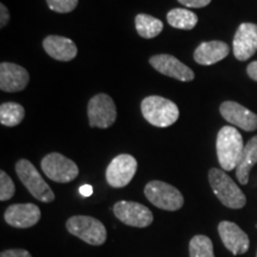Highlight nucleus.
<instances>
[{"label":"nucleus","instance_id":"1","mask_svg":"<svg viewBox=\"0 0 257 257\" xmlns=\"http://www.w3.org/2000/svg\"><path fill=\"white\" fill-rule=\"evenodd\" d=\"M217 156L224 170H233L238 166L244 150L242 135L233 126L221 127L217 136Z\"/></svg>","mask_w":257,"mask_h":257},{"label":"nucleus","instance_id":"2","mask_svg":"<svg viewBox=\"0 0 257 257\" xmlns=\"http://www.w3.org/2000/svg\"><path fill=\"white\" fill-rule=\"evenodd\" d=\"M141 111L144 119L154 126L167 127L179 119V107L175 102L159 95H150L143 99Z\"/></svg>","mask_w":257,"mask_h":257},{"label":"nucleus","instance_id":"3","mask_svg":"<svg viewBox=\"0 0 257 257\" xmlns=\"http://www.w3.org/2000/svg\"><path fill=\"white\" fill-rule=\"evenodd\" d=\"M208 181L216 197L224 206L238 210L245 206L246 198L238 186L224 170L212 168L208 172Z\"/></svg>","mask_w":257,"mask_h":257},{"label":"nucleus","instance_id":"4","mask_svg":"<svg viewBox=\"0 0 257 257\" xmlns=\"http://www.w3.org/2000/svg\"><path fill=\"white\" fill-rule=\"evenodd\" d=\"M16 172L19 180L22 181L30 194L42 202H53L55 200V194L50 186L44 181L40 172L35 168L30 161L19 160L16 163Z\"/></svg>","mask_w":257,"mask_h":257},{"label":"nucleus","instance_id":"5","mask_svg":"<svg viewBox=\"0 0 257 257\" xmlns=\"http://www.w3.org/2000/svg\"><path fill=\"white\" fill-rule=\"evenodd\" d=\"M144 194L154 206L165 211H178L184 206V195L174 186L154 180L148 182Z\"/></svg>","mask_w":257,"mask_h":257},{"label":"nucleus","instance_id":"6","mask_svg":"<svg viewBox=\"0 0 257 257\" xmlns=\"http://www.w3.org/2000/svg\"><path fill=\"white\" fill-rule=\"evenodd\" d=\"M69 233L91 245H101L107 238L106 227L100 220L88 216L70 217L66 223Z\"/></svg>","mask_w":257,"mask_h":257},{"label":"nucleus","instance_id":"7","mask_svg":"<svg viewBox=\"0 0 257 257\" xmlns=\"http://www.w3.org/2000/svg\"><path fill=\"white\" fill-rule=\"evenodd\" d=\"M41 167L48 178L59 184L73 181L79 175L76 163L59 153H51L47 155L42 160Z\"/></svg>","mask_w":257,"mask_h":257},{"label":"nucleus","instance_id":"8","mask_svg":"<svg viewBox=\"0 0 257 257\" xmlns=\"http://www.w3.org/2000/svg\"><path fill=\"white\" fill-rule=\"evenodd\" d=\"M87 113L92 127L107 128L117 119V107L113 99L104 93L94 95L88 101Z\"/></svg>","mask_w":257,"mask_h":257},{"label":"nucleus","instance_id":"9","mask_svg":"<svg viewBox=\"0 0 257 257\" xmlns=\"http://www.w3.org/2000/svg\"><path fill=\"white\" fill-rule=\"evenodd\" d=\"M137 172V161L128 154L115 156L106 169V181L113 188H123L134 179Z\"/></svg>","mask_w":257,"mask_h":257},{"label":"nucleus","instance_id":"10","mask_svg":"<svg viewBox=\"0 0 257 257\" xmlns=\"http://www.w3.org/2000/svg\"><path fill=\"white\" fill-rule=\"evenodd\" d=\"M113 213L121 223L134 227H147L154 220L153 212L144 205L135 201L115 202Z\"/></svg>","mask_w":257,"mask_h":257},{"label":"nucleus","instance_id":"11","mask_svg":"<svg viewBox=\"0 0 257 257\" xmlns=\"http://www.w3.org/2000/svg\"><path fill=\"white\" fill-rule=\"evenodd\" d=\"M218 232L225 248L232 252L234 256L243 255L249 250L250 239L248 234L237 224L227 220L220 221L218 225Z\"/></svg>","mask_w":257,"mask_h":257},{"label":"nucleus","instance_id":"12","mask_svg":"<svg viewBox=\"0 0 257 257\" xmlns=\"http://www.w3.org/2000/svg\"><path fill=\"white\" fill-rule=\"evenodd\" d=\"M149 63L159 73L170 76V78H174L179 80V81L187 82L194 79V72L189 67L182 63L176 57L168 55V54H162V55H155L150 57Z\"/></svg>","mask_w":257,"mask_h":257},{"label":"nucleus","instance_id":"13","mask_svg":"<svg viewBox=\"0 0 257 257\" xmlns=\"http://www.w3.org/2000/svg\"><path fill=\"white\" fill-rule=\"evenodd\" d=\"M257 51V25L242 23L233 37V54L239 61H246Z\"/></svg>","mask_w":257,"mask_h":257},{"label":"nucleus","instance_id":"14","mask_svg":"<svg viewBox=\"0 0 257 257\" xmlns=\"http://www.w3.org/2000/svg\"><path fill=\"white\" fill-rule=\"evenodd\" d=\"M4 218L11 226L28 229L41 219V210L35 204H15L6 208Z\"/></svg>","mask_w":257,"mask_h":257},{"label":"nucleus","instance_id":"15","mask_svg":"<svg viewBox=\"0 0 257 257\" xmlns=\"http://www.w3.org/2000/svg\"><path fill=\"white\" fill-rule=\"evenodd\" d=\"M220 114L225 120L245 131L257 128V114L236 101H224L220 105Z\"/></svg>","mask_w":257,"mask_h":257},{"label":"nucleus","instance_id":"16","mask_svg":"<svg viewBox=\"0 0 257 257\" xmlns=\"http://www.w3.org/2000/svg\"><path fill=\"white\" fill-rule=\"evenodd\" d=\"M30 76L24 67L16 63L0 64V89L3 92H21L27 87Z\"/></svg>","mask_w":257,"mask_h":257},{"label":"nucleus","instance_id":"17","mask_svg":"<svg viewBox=\"0 0 257 257\" xmlns=\"http://www.w3.org/2000/svg\"><path fill=\"white\" fill-rule=\"evenodd\" d=\"M43 48L47 54L57 61H72L78 54V48L72 40L62 36L51 35L44 38Z\"/></svg>","mask_w":257,"mask_h":257},{"label":"nucleus","instance_id":"18","mask_svg":"<svg viewBox=\"0 0 257 257\" xmlns=\"http://www.w3.org/2000/svg\"><path fill=\"white\" fill-rule=\"evenodd\" d=\"M230 48L225 42L211 41L204 42L194 51L195 62L202 66H210L224 60L229 55Z\"/></svg>","mask_w":257,"mask_h":257},{"label":"nucleus","instance_id":"19","mask_svg":"<svg viewBox=\"0 0 257 257\" xmlns=\"http://www.w3.org/2000/svg\"><path fill=\"white\" fill-rule=\"evenodd\" d=\"M257 163V136H253L251 140L244 147L242 157H240L238 166L236 168V176L239 184L246 185L249 182V173L253 166Z\"/></svg>","mask_w":257,"mask_h":257},{"label":"nucleus","instance_id":"20","mask_svg":"<svg viewBox=\"0 0 257 257\" xmlns=\"http://www.w3.org/2000/svg\"><path fill=\"white\" fill-rule=\"evenodd\" d=\"M135 23H136V30L141 37L147 38H155L163 30V23L153 16L140 14L135 18Z\"/></svg>","mask_w":257,"mask_h":257},{"label":"nucleus","instance_id":"21","mask_svg":"<svg viewBox=\"0 0 257 257\" xmlns=\"http://www.w3.org/2000/svg\"><path fill=\"white\" fill-rule=\"evenodd\" d=\"M167 21L173 28L192 30L198 23V16L186 9H173L167 15Z\"/></svg>","mask_w":257,"mask_h":257},{"label":"nucleus","instance_id":"22","mask_svg":"<svg viewBox=\"0 0 257 257\" xmlns=\"http://www.w3.org/2000/svg\"><path fill=\"white\" fill-rule=\"evenodd\" d=\"M25 117V110L17 102H4L0 106V123L5 126H16Z\"/></svg>","mask_w":257,"mask_h":257},{"label":"nucleus","instance_id":"23","mask_svg":"<svg viewBox=\"0 0 257 257\" xmlns=\"http://www.w3.org/2000/svg\"><path fill=\"white\" fill-rule=\"evenodd\" d=\"M189 257H214L213 243L204 234H197L189 242Z\"/></svg>","mask_w":257,"mask_h":257},{"label":"nucleus","instance_id":"24","mask_svg":"<svg viewBox=\"0 0 257 257\" xmlns=\"http://www.w3.org/2000/svg\"><path fill=\"white\" fill-rule=\"evenodd\" d=\"M16 187L14 181L4 170L0 172V200H10L15 195Z\"/></svg>","mask_w":257,"mask_h":257},{"label":"nucleus","instance_id":"25","mask_svg":"<svg viewBox=\"0 0 257 257\" xmlns=\"http://www.w3.org/2000/svg\"><path fill=\"white\" fill-rule=\"evenodd\" d=\"M79 0H47L50 10L59 14H68L76 9Z\"/></svg>","mask_w":257,"mask_h":257},{"label":"nucleus","instance_id":"26","mask_svg":"<svg viewBox=\"0 0 257 257\" xmlns=\"http://www.w3.org/2000/svg\"><path fill=\"white\" fill-rule=\"evenodd\" d=\"M0 257H32L28 250L24 249H9L2 252Z\"/></svg>","mask_w":257,"mask_h":257},{"label":"nucleus","instance_id":"27","mask_svg":"<svg viewBox=\"0 0 257 257\" xmlns=\"http://www.w3.org/2000/svg\"><path fill=\"white\" fill-rule=\"evenodd\" d=\"M179 3H181L182 5L187 6V8H194V9H200L205 8L211 3V0H178Z\"/></svg>","mask_w":257,"mask_h":257},{"label":"nucleus","instance_id":"28","mask_svg":"<svg viewBox=\"0 0 257 257\" xmlns=\"http://www.w3.org/2000/svg\"><path fill=\"white\" fill-rule=\"evenodd\" d=\"M10 21V12L4 4L0 5V27L4 28Z\"/></svg>","mask_w":257,"mask_h":257},{"label":"nucleus","instance_id":"29","mask_svg":"<svg viewBox=\"0 0 257 257\" xmlns=\"http://www.w3.org/2000/svg\"><path fill=\"white\" fill-rule=\"evenodd\" d=\"M246 72H248V75L250 78L257 81V61H253V62L249 64L248 68H246Z\"/></svg>","mask_w":257,"mask_h":257},{"label":"nucleus","instance_id":"30","mask_svg":"<svg viewBox=\"0 0 257 257\" xmlns=\"http://www.w3.org/2000/svg\"><path fill=\"white\" fill-rule=\"evenodd\" d=\"M80 193H81V195H83V197H91V195L93 194L92 186H89V185L81 186V187H80Z\"/></svg>","mask_w":257,"mask_h":257},{"label":"nucleus","instance_id":"31","mask_svg":"<svg viewBox=\"0 0 257 257\" xmlns=\"http://www.w3.org/2000/svg\"><path fill=\"white\" fill-rule=\"evenodd\" d=\"M256 257H257V253H256Z\"/></svg>","mask_w":257,"mask_h":257},{"label":"nucleus","instance_id":"32","mask_svg":"<svg viewBox=\"0 0 257 257\" xmlns=\"http://www.w3.org/2000/svg\"><path fill=\"white\" fill-rule=\"evenodd\" d=\"M256 226H257V225H256Z\"/></svg>","mask_w":257,"mask_h":257}]
</instances>
